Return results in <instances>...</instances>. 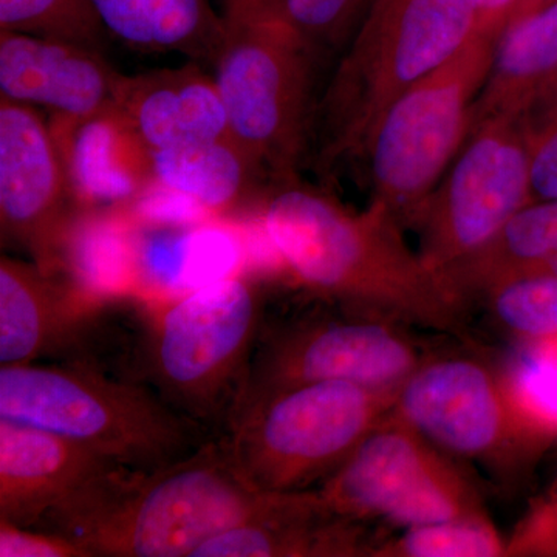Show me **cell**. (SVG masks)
Here are the masks:
<instances>
[{
  "label": "cell",
  "instance_id": "12",
  "mask_svg": "<svg viewBox=\"0 0 557 557\" xmlns=\"http://www.w3.org/2000/svg\"><path fill=\"white\" fill-rule=\"evenodd\" d=\"M408 329L354 314L300 321L270 335L263 330L236 410L260 395L314 381L399 388L432 355Z\"/></svg>",
  "mask_w": 557,
  "mask_h": 557
},
{
  "label": "cell",
  "instance_id": "6",
  "mask_svg": "<svg viewBox=\"0 0 557 557\" xmlns=\"http://www.w3.org/2000/svg\"><path fill=\"white\" fill-rule=\"evenodd\" d=\"M398 388L314 381L245 403L219 435L242 475L263 493L321 485L394 412Z\"/></svg>",
  "mask_w": 557,
  "mask_h": 557
},
{
  "label": "cell",
  "instance_id": "23",
  "mask_svg": "<svg viewBox=\"0 0 557 557\" xmlns=\"http://www.w3.org/2000/svg\"><path fill=\"white\" fill-rule=\"evenodd\" d=\"M64 276L101 299L139 298L135 220L126 208L81 211L65 244Z\"/></svg>",
  "mask_w": 557,
  "mask_h": 557
},
{
  "label": "cell",
  "instance_id": "18",
  "mask_svg": "<svg viewBox=\"0 0 557 557\" xmlns=\"http://www.w3.org/2000/svg\"><path fill=\"white\" fill-rule=\"evenodd\" d=\"M81 208L126 207L149 185L150 156L112 108L51 124Z\"/></svg>",
  "mask_w": 557,
  "mask_h": 557
},
{
  "label": "cell",
  "instance_id": "28",
  "mask_svg": "<svg viewBox=\"0 0 557 557\" xmlns=\"http://www.w3.org/2000/svg\"><path fill=\"white\" fill-rule=\"evenodd\" d=\"M519 346L515 364L507 366L516 391L530 412L557 435V338Z\"/></svg>",
  "mask_w": 557,
  "mask_h": 557
},
{
  "label": "cell",
  "instance_id": "10",
  "mask_svg": "<svg viewBox=\"0 0 557 557\" xmlns=\"http://www.w3.org/2000/svg\"><path fill=\"white\" fill-rule=\"evenodd\" d=\"M330 515L410 528L487 516L474 480L394 412L317 487Z\"/></svg>",
  "mask_w": 557,
  "mask_h": 557
},
{
  "label": "cell",
  "instance_id": "27",
  "mask_svg": "<svg viewBox=\"0 0 557 557\" xmlns=\"http://www.w3.org/2000/svg\"><path fill=\"white\" fill-rule=\"evenodd\" d=\"M375 0H281L277 17L317 57L351 42Z\"/></svg>",
  "mask_w": 557,
  "mask_h": 557
},
{
  "label": "cell",
  "instance_id": "3",
  "mask_svg": "<svg viewBox=\"0 0 557 557\" xmlns=\"http://www.w3.org/2000/svg\"><path fill=\"white\" fill-rule=\"evenodd\" d=\"M0 420L73 440L134 471L166 467L214 437L143 381L79 361L2 366Z\"/></svg>",
  "mask_w": 557,
  "mask_h": 557
},
{
  "label": "cell",
  "instance_id": "22",
  "mask_svg": "<svg viewBox=\"0 0 557 557\" xmlns=\"http://www.w3.org/2000/svg\"><path fill=\"white\" fill-rule=\"evenodd\" d=\"M149 156L152 180L199 201L212 215L239 207L259 174L233 135Z\"/></svg>",
  "mask_w": 557,
  "mask_h": 557
},
{
  "label": "cell",
  "instance_id": "5",
  "mask_svg": "<svg viewBox=\"0 0 557 557\" xmlns=\"http://www.w3.org/2000/svg\"><path fill=\"white\" fill-rule=\"evenodd\" d=\"M479 32L474 0H375L313 116L318 164L361 156L394 101Z\"/></svg>",
  "mask_w": 557,
  "mask_h": 557
},
{
  "label": "cell",
  "instance_id": "19",
  "mask_svg": "<svg viewBox=\"0 0 557 557\" xmlns=\"http://www.w3.org/2000/svg\"><path fill=\"white\" fill-rule=\"evenodd\" d=\"M557 91V0L512 21L472 110L471 132L497 119H525Z\"/></svg>",
  "mask_w": 557,
  "mask_h": 557
},
{
  "label": "cell",
  "instance_id": "4",
  "mask_svg": "<svg viewBox=\"0 0 557 557\" xmlns=\"http://www.w3.org/2000/svg\"><path fill=\"white\" fill-rule=\"evenodd\" d=\"M143 300V383L219 437L244 395L265 330L258 284L234 274L174 298Z\"/></svg>",
  "mask_w": 557,
  "mask_h": 557
},
{
  "label": "cell",
  "instance_id": "2",
  "mask_svg": "<svg viewBox=\"0 0 557 557\" xmlns=\"http://www.w3.org/2000/svg\"><path fill=\"white\" fill-rule=\"evenodd\" d=\"M293 493H263L222 440L150 471L120 468L47 518L91 557H193L223 531L271 518Z\"/></svg>",
  "mask_w": 557,
  "mask_h": 557
},
{
  "label": "cell",
  "instance_id": "25",
  "mask_svg": "<svg viewBox=\"0 0 557 557\" xmlns=\"http://www.w3.org/2000/svg\"><path fill=\"white\" fill-rule=\"evenodd\" d=\"M479 296L498 327L519 343L557 338V276L507 278Z\"/></svg>",
  "mask_w": 557,
  "mask_h": 557
},
{
  "label": "cell",
  "instance_id": "21",
  "mask_svg": "<svg viewBox=\"0 0 557 557\" xmlns=\"http://www.w3.org/2000/svg\"><path fill=\"white\" fill-rule=\"evenodd\" d=\"M530 274L557 276V199L534 200L520 209L449 277L471 302L498 282Z\"/></svg>",
  "mask_w": 557,
  "mask_h": 557
},
{
  "label": "cell",
  "instance_id": "29",
  "mask_svg": "<svg viewBox=\"0 0 557 557\" xmlns=\"http://www.w3.org/2000/svg\"><path fill=\"white\" fill-rule=\"evenodd\" d=\"M523 121L533 201L557 199V91Z\"/></svg>",
  "mask_w": 557,
  "mask_h": 557
},
{
  "label": "cell",
  "instance_id": "9",
  "mask_svg": "<svg viewBox=\"0 0 557 557\" xmlns=\"http://www.w3.org/2000/svg\"><path fill=\"white\" fill-rule=\"evenodd\" d=\"M309 47L277 17L225 24L215 57V81L234 139L259 172L295 182L309 138Z\"/></svg>",
  "mask_w": 557,
  "mask_h": 557
},
{
  "label": "cell",
  "instance_id": "8",
  "mask_svg": "<svg viewBox=\"0 0 557 557\" xmlns=\"http://www.w3.org/2000/svg\"><path fill=\"white\" fill-rule=\"evenodd\" d=\"M498 38L475 33L440 67L398 97L369 135L373 203L413 226L442 182L443 172L463 148L472 110L490 73Z\"/></svg>",
  "mask_w": 557,
  "mask_h": 557
},
{
  "label": "cell",
  "instance_id": "16",
  "mask_svg": "<svg viewBox=\"0 0 557 557\" xmlns=\"http://www.w3.org/2000/svg\"><path fill=\"white\" fill-rule=\"evenodd\" d=\"M120 468L73 440L0 420V520L39 525Z\"/></svg>",
  "mask_w": 557,
  "mask_h": 557
},
{
  "label": "cell",
  "instance_id": "33",
  "mask_svg": "<svg viewBox=\"0 0 557 557\" xmlns=\"http://www.w3.org/2000/svg\"><path fill=\"white\" fill-rule=\"evenodd\" d=\"M519 3L520 0H474L480 32L500 39L502 33L515 17Z\"/></svg>",
  "mask_w": 557,
  "mask_h": 557
},
{
  "label": "cell",
  "instance_id": "34",
  "mask_svg": "<svg viewBox=\"0 0 557 557\" xmlns=\"http://www.w3.org/2000/svg\"><path fill=\"white\" fill-rule=\"evenodd\" d=\"M281 0H225V24H237L256 20V17L269 16L277 9Z\"/></svg>",
  "mask_w": 557,
  "mask_h": 557
},
{
  "label": "cell",
  "instance_id": "32",
  "mask_svg": "<svg viewBox=\"0 0 557 557\" xmlns=\"http://www.w3.org/2000/svg\"><path fill=\"white\" fill-rule=\"evenodd\" d=\"M0 557H91L89 549L58 531L33 530L0 520Z\"/></svg>",
  "mask_w": 557,
  "mask_h": 557
},
{
  "label": "cell",
  "instance_id": "15",
  "mask_svg": "<svg viewBox=\"0 0 557 557\" xmlns=\"http://www.w3.org/2000/svg\"><path fill=\"white\" fill-rule=\"evenodd\" d=\"M121 76L102 51L0 30V97L53 119L84 120L112 108Z\"/></svg>",
  "mask_w": 557,
  "mask_h": 557
},
{
  "label": "cell",
  "instance_id": "14",
  "mask_svg": "<svg viewBox=\"0 0 557 557\" xmlns=\"http://www.w3.org/2000/svg\"><path fill=\"white\" fill-rule=\"evenodd\" d=\"M108 299L35 262L0 258V366L39 362L87 346Z\"/></svg>",
  "mask_w": 557,
  "mask_h": 557
},
{
  "label": "cell",
  "instance_id": "26",
  "mask_svg": "<svg viewBox=\"0 0 557 557\" xmlns=\"http://www.w3.org/2000/svg\"><path fill=\"white\" fill-rule=\"evenodd\" d=\"M0 30L104 50L106 30L91 0H0Z\"/></svg>",
  "mask_w": 557,
  "mask_h": 557
},
{
  "label": "cell",
  "instance_id": "30",
  "mask_svg": "<svg viewBox=\"0 0 557 557\" xmlns=\"http://www.w3.org/2000/svg\"><path fill=\"white\" fill-rule=\"evenodd\" d=\"M508 557H557V478L507 539Z\"/></svg>",
  "mask_w": 557,
  "mask_h": 557
},
{
  "label": "cell",
  "instance_id": "17",
  "mask_svg": "<svg viewBox=\"0 0 557 557\" xmlns=\"http://www.w3.org/2000/svg\"><path fill=\"white\" fill-rule=\"evenodd\" d=\"M112 109L148 152L231 135L218 81L197 61L121 76Z\"/></svg>",
  "mask_w": 557,
  "mask_h": 557
},
{
  "label": "cell",
  "instance_id": "31",
  "mask_svg": "<svg viewBox=\"0 0 557 557\" xmlns=\"http://www.w3.org/2000/svg\"><path fill=\"white\" fill-rule=\"evenodd\" d=\"M124 208L137 222L156 225H197L212 218L211 212L201 207L199 201L168 188L156 180H150L137 199Z\"/></svg>",
  "mask_w": 557,
  "mask_h": 557
},
{
  "label": "cell",
  "instance_id": "20",
  "mask_svg": "<svg viewBox=\"0 0 557 557\" xmlns=\"http://www.w3.org/2000/svg\"><path fill=\"white\" fill-rule=\"evenodd\" d=\"M110 35L134 49L215 61L225 21L211 0H91Z\"/></svg>",
  "mask_w": 557,
  "mask_h": 557
},
{
  "label": "cell",
  "instance_id": "24",
  "mask_svg": "<svg viewBox=\"0 0 557 557\" xmlns=\"http://www.w3.org/2000/svg\"><path fill=\"white\" fill-rule=\"evenodd\" d=\"M369 557H508V545L490 516H479L405 528L376 542Z\"/></svg>",
  "mask_w": 557,
  "mask_h": 557
},
{
  "label": "cell",
  "instance_id": "13",
  "mask_svg": "<svg viewBox=\"0 0 557 557\" xmlns=\"http://www.w3.org/2000/svg\"><path fill=\"white\" fill-rule=\"evenodd\" d=\"M83 211L53 131L38 109L0 97V228L49 274L64 276L70 231Z\"/></svg>",
  "mask_w": 557,
  "mask_h": 557
},
{
  "label": "cell",
  "instance_id": "7",
  "mask_svg": "<svg viewBox=\"0 0 557 557\" xmlns=\"http://www.w3.org/2000/svg\"><path fill=\"white\" fill-rule=\"evenodd\" d=\"M394 413L507 486L525 482L557 443L519 397L508 368L475 351L432 354L398 388Z\"/></svg>",
  "mask_w": 557,
  "mask_h": 557
},
{
  "label": "cell",
  "instance_id": "11",
  "mask_svg": "<svg viewBox=\"0 0 557 557\" xmlns=\"http://www.w3.org/2000/svg\"><path fill=\"white\" fill-rule=\"evenodd\" d=\"M531 201L525 121L479 124L413 223L421 256L449 276Z\"/></svg>",
  "mask_w": 557,
  "mask_h": 557
},
{
  "label": "cell",
  "instance_id": "1",
  "mask_svg": "<svg viewBox=\"0 0 557 557\" xmlns=\"http://www.w3.org/2000/svg\"><path fill=\"white\" fill-rule=\"evenodd\" d=\"M383 205L351 211L296 182L263 211V230L296 277L358 317L469 341V300L448 274L409 247Z\"/></svg>",
  "mask_w": 557,
  "mask_h": 557
}]
</instances>
